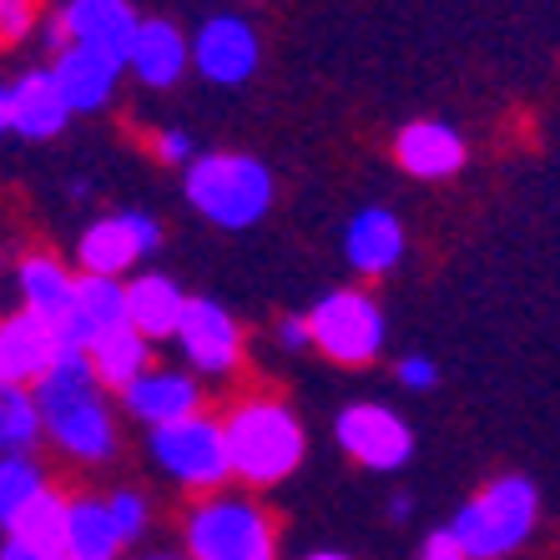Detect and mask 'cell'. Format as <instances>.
<instances>
[{
	"label": "cell",
	"mask_w": 560,
	"mask_h": 560,
	"mask_svg": "<svg viewBox=\"0 0 560 560\" xmlns=\"http://www.w3.org/2000/svg\"><path fill=\"white\" fill-rule=\"evenodd\" d=\"M40 440V409L26 389H0V450L5 455H26Z\"/></svg>",
	"instance_id": "cell-26"
},
{
	"label": "cell",
	"mask_w": 560,
	"mask_h": 560,
	"mask_svg": "<svg viewBox=\"0 0 560 560\" xmlns=\"http://www.w3.org/2000/svg\"><path fill=\"white\" fill-rule=\"evenodd\" d=\"M152 560H162V556H152Z\"/></svg>",
	"instance_id": "cell-37"
},
{
	"label": "cell",
	"mask_w": 560,
	"mask_h": 560,
	"mask_svg": "<svg viewBox=\"0 0 560 560\" xmlns=\"http://www.w3.org/2000/svg\"><path fill=\"white\" fill-rule=\"evenodd\" d=\"M11 131V81H0V137Z\"/></svg>",
	"instance_id": "cell-35"
},
{
	"label": "cell",
	"mask_w": 560,
	"mask_h": 560,
	"mask_svg": "<svg viewBox=\"0 0 560 560\" xmlns=\"http://www.w3.org/2000/svg\"><path fill=\"white\" fill-rule=\"evenodd\" d=\"M172 339L183 343L187 364H197L202 374H228L237 364V353H243V334H237L233 313L212 299H187L183 324H177Z\"/></svg>",
	"instance_id": "cell-13"
},
{
	"label": "cell",
	"mask_w": 560,
	"mask_h": 560,
	"mask_svg": "<svg viewBox=\"0 0 560 560\" xmlns=\"http://www.w3.org/2000/svg\"><path fill=\"white\" fill-rule=\"evenodd\" d=\"M152 152L162 156V162H167V167H187V162H192L197 156V147H192V137H187V131H156L152 137Z\"/></svg>",
	"instance_id": "cell-30"
},
{
	"label": "cell",
	"mask_w": 560,
	"mask_h": 560,
	"mask_svg": "<svg viewBox=\"0 0 560 560\" xmlns=\"http://www.w3.org/2000/svg\"><path fill=\"white\" fill-rule=\"evenodd\" d=\"M399 378H405V389H434V364L430 359H405Z\"/></svg>",
	"instance_id": "cell-32"
},
{
	"label": "cell",
	"mask_w": 560,
	"mask_h": 560,
	"mask_svg": "<svg viewBox=\"0 0 560 560\" xmlns=\"http://www.w3.org/2000/svg\"><path fill=\"white\" fill-rule=\"evenodd\" d=\"M11 540H26L36 550H51V556H66V500L51 495L46 485H40L36 495L11 515Z\"/></svg>",
	"instance_id": "cell-24"
},
{
	"label": "cell",
	"mask_w": 560,
	"mask_h": 560,
	"mask_svg": "<svg viewBox=\"0 0 560 560\" xmlns=\"http://www.w3.org/2000/svg\"><path fill=\"white\" fill-rule=\"evenodd\" d=\"M343 258L359 278H384L405 258V222L389 208H364L343 233Z\"/></svg>",
	"instance_id": "cell-19"
},
{
	"label": "cell",
	"mask_w": 560,
	"mask_h": 560,
	"mask_svg": "<svg viewBox=\"0 0 560 560\" xmlns=\"http://www.w3.org/2000/svg\"><path fill=\"white\" fill-rule=\"evenodd\" d=\"M192 560H273V525L248 500H208L187 525Z\"/></svg>",
	"instance_id": "cell-6"
},
{
	"label": "cell",
	"mask_w": 560,
	"mask_h": 560,
	"mask_svg": "<svg viewBox=\"0 0 560 560\" xmlns=\"http://www.w3.org/2000/svg\"><path fill=\"white\" fill-rule=\"evenodd\" d=\"M86 359H92V369H96V384L127 389L131 378L147 369V339L131 324L102 328V334H92V343H86Z\"/></svg>",
	"instance_id": "cell-23"
},
{
	"label": "cell",
	"mask_w": 560,
	"mask_h": 560,
	"mask_svg": "<svg viewBox=\"0 0 560 560\" xmlns=\"http://www.w3.org/2000/svg\"><path fill=\"white\" fill-rule=\"evenodd\" d=\"M127 71L142 86H152V92H172L192 71V51H187V36L177 31V21L142 15L137 36H131V51H127Z\"/></svg>",
	"instance_id": "cell-16"
},
{
	"label": "cell",
	"mask_w": 560,
	"mask_h": 560,
	"mask_svg": "<svg viewBox=\"0 0 560 560\" xmlns=\"http://www.w3.org/2000/svg\"><path fill=\"white\" fill-rule=\"evenodd\" d=\"M334 434L364 469H399L415 455L409 424L384 405H349L339 415V424H334Z\"/></svg>",
	"instance_id": "cell-11"
},
{
	"label": "cell",
	"mask_w": 560,
	"mask_h": 560,
	"mask_svg": "<svg viewBox=\"0 0 560 560\" xmlns=\"http://www.w3.org/2000/svg\"><path fill=\"white\" fill-rule=\"evenodd\" d=\"M162 243V228H156L152 212H112V218H96L77 243V262L81 273H96V278H121L131 273L147 253Z\"/></svg>",
	"instance_id": "cell-9"
},
{
	"label": "cell",
	"mask_w": 560,
	"mask_h": 560,
	"mask_svg": "<svg viewBox=\"0 0 560 560\" xmlns=\"http://www.w3.org/2000/svg\"><path fill=\"white\" fill-rule=\"evenodd\" d=\"M535 521H540V495H535V485L521 480V475H505V480L485 485L480 495L459 510L450 535L465 546L469 560H500L530 540Z\"/></svg>",
	"instance_id": "cell-4"
},
{
	"label": "cell",
	"mask_w": 560,
	"mask_h": 560,
	"mask_svg": "<svg viewBox=\"0 0 560 560\" xmlns=\"http://www.w3.org/2000/svg\"><path fill=\"white\" fill-rule=\"evenodd\" d=\"M36 26V0H0V40H21Z\"/></svg>",
	"instance_id": "cell-29"
},
{
	"label": "cell",
	"mask_w": 560,
	"mask_h": 560,
	"mask_svg": "<svg viewBox=\"0 0 560 560\" xmlns=\"http://www.w3.org/2000/svg\"><path fill=\"white\" fill-rule=\"evenodd\" d=\"M465 162H469V147L450 121L419 117V121H405V127L394 131V167L405 172V177L444 183V177H455Z\"/></svg>",
	"instance_id": "cell-12"
},
{
	"label": "cell",
	"mask_w": 560,
	"mask_h": 560,
	"mask_svg": "<svg viewBox=\"0 0 560 560\" xmlns=\"http://www.w3.org/2000/svg\"><path fill=\"white\" fill-rule=\"evenodd\" d=\"M61 26L66 46H96V51L117 56L127 66V51H131V36H137V21L142 15L131 11V0H66L61 11L51 15Z\"/></svg>",
	"instance_id": "cell-14"
},
{
	"label": "cell",
	"mask_w": 560,
	"mask_h": 560,
	"mask_svg": "<svg viewBox=\"0 0 560 560\" xmlns=\"http://www.w3.org/2000/svg\"><path fill=\"white\" fill-rule=\"evenodd\" d=\"M187 293L172 283L167 273H142L127 283V324L142 334L147 343L152 339H172L177 324H183Z\"/></svg>",
	"instance_id": "cell-20"
},
{
	"label": "cell",
	"mask_w": 560,
	"mask_h": 560,
	"mask_svg": "<svg viewBox=\"0 0 560 560\" xmlns=\"http://www.w3.org/2000/svg\"><path fill=\"white\" fill-rule=\"evenodd\" d=\"M61 353L56 334L40 324L36 313H11V318H0V389H26L36 384L51 359Z\"/></svg>",
	"instance_id": "cell-17"
},
{
	"label": "cell",
	"mask_w": 560,
	"mask_h": 560,
	"mask_svg": "<svg viewBox=\"0 0 560 560\" xmlns=\"http://www.w3.org/2000/svg\"><path fill=\"white\" fill-rule=\"evenodd\" d=\"M183 192L212 228L243 233L273 208V172L248 152H208L192 156L183 172Z\"/></svg>",
	"instance_id": "cell-2"
},
{
	"label": "cell",
	"mask_w": 560,
	"mask_h": 560,
	"mask_svg": "<svg viewBox=\"0 0 560 560\" xmlns=\"http://www.w3.org/2000/svg\"><path fill=\"white\" fill-rule=\"evenodd\" d=\"M303 560H349V556H339V550H313V556H303Z\"/></svg>",
	"instance_id": "cell-36"
},
{
	"label": "cell",
	"mask_w": 560,
	"mask_h": 560,
	"mask_svg": "<svg viewBox=\"0 0 560 560\" xmlns=\"http://www.w3.org/2000/svg\"><path fill=\"white\" fill-rule=\"evenodd\" d=\"M127 409L137 419H147V424H172V419H183V415H197V405H202V399H197V384L187 374H167V369H162V374H137L127 384Z\"/></svg>",
	"instance_id": "cell-21"
},
{
	"label": "cell",
	"mask_w": 560,
	"mask_h": 560,
	"mask_svg": "<svg viewBox=\"0 0 560 560\" xmlns=\"http://www.w3.org/2000/svg\"><path fill=\"white\" fill-rule=\"evenodd\" d=\"M278 343L283 349H308V318H283L278 324Z\"/></svg>",
	"instance_id": "cell-33"
},
{
	"label": "cell",
	"mask_w": 560,
	"mask_h": 560,
	"mask_svg": "<svg viewBox=\"0 0 560 560\" xmlns=\"http://www.w3.org/2000/svg\"><path fill=\"white\" fill-rule=\"evenodd\" d=\"M21 299H26V313H36L40 324L51 328L61 349H86L92 343V334L81 324V308H77V273H66L56 258L31 253L21 262Z\"/></svg>",
	"instance_id": "cell-10"
},
{
	"label": "cell",
	"mask_w": 560,
	"mask_h": 560,
	"mask_svg": "<svg viewBox=\"0 0 560 560\" xmlns=\"http://www.w3.org/2000/svg\"><path fill=\"white\" fill-rule=\"evenodd\" d=\"M121 546H127V540H121L106 500H77V505H66V560H117Z\"/></svg>",
	"instance_id": "cell-22"
},
{
	"label": "cell",
	"mask_w": 560,
	"mask_h": 560,
	"mask_svg": "<svg viewBox=\"0 0 560 560\" xmlns=\"http://www.w3.org/2000/svg\"><path fill=\"white\" fill-rule=\"evenodd\" d=\"M0 560H66V556L36 550V546H26V540H5V546H0Z\"/></svg>",
	"instance_id": "cell-34"
},
{
	"label": "cell",
	"mask_w": 560,
	"mask_h": 560,
	"mask_svg": "<svg viewBox=\"0 0 560 560\" xmlns=\"http://www.w3.org/2000/svg\"><path fill=\"white\" fill-rule=\"evenodd\" d=\"M222 440H228V465H233V475H243L248 485L288 480L303 459V424L293 419V409L278 405V399H253V405H243L222 424Z\"/></svg>",
	"instance_id": "cell-3"
},
{
	"label": "cell",
	"mask_w": 560,
	"mask_h": 560,
	"mask_svg": "<svg viewBox=\"0 0 560 560\" xmlns=\"http://www.w3.org/2000/svg\"><path fill=\"white\" fill-rule=\"evenodd\" d=\"M77 308H81L86 334H102V328L127 324V283H121V278L81 273L77 278Z\"/></svg>",
	"instance_id": "cell-25"
},
{
	"label": "cell",
	"mask_w": 560,
	"mask_h": 560,
	"mask_svg": "<svg viewBox=\"0 0 560 560\" xmlns=\"http://www.w3.org/2000/svg\"><path fill=\"white\" fill-rule=\"evenodd\" d=\"M308 343L324 349L334 364L359 369L384 349V313L369 293L339 288V293L318 299V308L308 313Z\"/></svg>",
	"instance_id": "cell-5"
},
{
	"label": "cell",
	"mask_w": 560,
	"mask_h": 560,
	"mask_svg": "<svg viewBox=\"0 0 560 560\" xmlns=\"http://www.w3.org/2000/svg\"><path fill=\"white\" fill-rule=\"evenodd\" d=\"M419 560H469V556H465V546H459L450 530H434L430 540L419 546Z\"/></svg>",
	"instance_id": "cell-31"
},
{
	"label": "cell",
	"mask_w": 560,
	"mask_h": 560,
	"mask_svg": "<svg viewBox=\"0 0 560 560\" xmlns=\"http://www.w3.org/2000/svg\"><path fill=\"white\" fill-rule=\"evenodd\" d=\"M66 121H71V106H66L61 86H56L51 66H36V71H21L11 81V131L26 137V142H51L61 137Z\"/></svg>",
	"instance_id": "cell-18"
},
{
	"label": "cell",
	"mask_w": 560,
	"mask_h": 560,
	"mask_svg": "<svg viewBox=\"0 0 560 560\" xmlns=\"http://www.w3.org/2000/svg\"><path fill=\"white\" fill-rule=\"evenodd\" d=\"M187 51H192V71L212 86H248L258 77L262 61V40L258 26L243 21V15H208L197 36H187Z\"/></svg>",
	"instance_id": "cell-8"
},
{
	"label": "cell",
	"mask_w": 560,
	"mask_h": 560,
	"mask_svg": "<svg viewBox=\"0 0 560 560\" xmlns=\"http://www.w3.org/2000/svg\"><path fill=\"white\" fill-rule=\"evenodd\" d=\"M106 510H112L121 540H137V535H142V525H147V500L142 495H112Z\"/></svg>",
	"instance_id": "cell-28"
},
{
	"label": "cell",
	"mask_w": 560,
	"mask_h": 560,
	"mask_svg": "<svg viewBox=\"0 0 560 560\" xmlns=\"http://www.w3.org/2000/svg\"><path fill=\"white\" fill-rule=\"evenodd\" d=\"M121 71H127V66H121L117 56L96 51V46H77V40L61 46L51 61V77H56V86H61L66 106H71V117H77V112H86V117L106 112L112 96H117Z\"/></svg>",
	"instance_id": "cell-15"
},
{
	"label": "cell",
	"mask_w": 560,
	"mask_h": 560,
	"mask_svg": "<svg viewBox=\"0 0 560 560\" xmlns=\"http://www.w3.org/2000/svg\"><path fill=\"white\" fill-rule=\"evenodd\" d=\"M40 490V469L26 455H0V525H11V515Z\"/></svg>",
	"instance_id": "cell-27"
},
{
	"label": "cell",
	"mask_w": 560,
	"mask_h": 560,
	"mask_svg": "<svg viewBox=\"0 0 560 560\" xmlns=\"http://www.w3.org/2000/svg\"><path fill=\"white\" fill-rule=\"evenodd\" d=\"M36 409L40 424L51 430V440L61 450L81 459H106L112 455V415L102 405V384H96V369L86 359V349H61L51 359V369L36 378Z\"/></svg>",
	"instance_id": "cell-1"
},
{
	"label": "cell",
	"mask_w": 560,
	"mask_h": 560,
	"mask_svg": "<svg viewBox=\"0 0 560 560\" xmlns=\"http://www.w3.org/2000/svg\"><path fill=\"white\" fill-rule=\"evenodd\" d=\"M152 455L167 475H177L192 490H212V485H222L233 475L222 424L208 415H183V419H172V424H156Z\"/></svg>",
	"instance_id": "cell-7"
}]
</instances>
